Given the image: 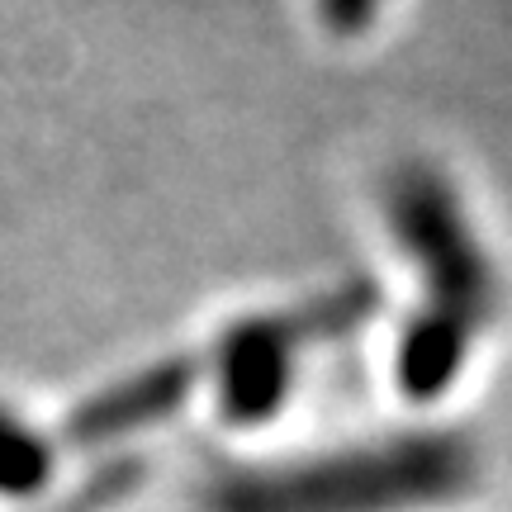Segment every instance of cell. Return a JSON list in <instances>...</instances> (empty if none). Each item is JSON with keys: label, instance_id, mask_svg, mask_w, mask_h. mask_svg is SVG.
I'll return each mask as SVG.
<instances>
[{"label": "cell", "instance_id": "cell-1", "mask_svg": "<svg viewBox=\"0 0 512 512\" xmlns=\"http://www.w3.org/2000/svg\"><path fill=\"white\" fill-rule=\"evenodd\" d=\"M380 204L389 238L422 285V304L394 342V380L403 399L437 403L460 384L475 342L498 323L503 275L441 166L422 157L399 162L384 176Z\"/></svg>", "mask_w": 512, "mask_h": 512}, {"label": "cell", "instance_id": "cell-2", "mask_svg": "<svg viewBox=\"0 0 512 512\" xmlns=\"http://www.w3.org/2000/svg\"><path fill=\"white\" fill-rule=\"evenodd\" d=\"M479 479L475 441L422 427L323 456L228 465L209 479L204 512H432L470 498Z\"/></svg>", "mask_w": 512, "mask_h": 512}, {"label": "cell", "instance_id": "cell-3", "mask_svg": "<svg viewBox=\"0 0 512 512\" xmlns=\"http://www.w3.org/2000/svg\"><path fill=\"white\" fill-rule=\"evenodd\" d=\"M380 309V285L370 275H356L328 290H313L290 309L247 313L228 323L214 337V347L204 351V375L214 384L219 418L233 427H261L280 418L299 380V356L361 332Z\"/></svg>", "mask_w": 512, "mask_h": 512}, {"label": "cell", "instance_id": "cell-4", "mask_svg": "<svg viewBox=\"0 0 512 512\" xmlns=\"http://www.w3.org/2000/svg\"><path fill=\"white\" fill-rule=\"evenodd\" d=\"M200 380H209L204 356L147 361V366L91 389L81 403H72V413L62 418V441L72 451H110V456H119L124 441L143 437V432L176 418L190 403V394L200 389Z\"/></svg>", "mask_w": 512, "mask_h": 512}, {"label": "cell", "instance_id": "cell-5", "mask_svg": "<svg viewBox=\"0 0 512 512\" xmlns=\"http://www.w3.org/2000/svg\"><path fill=\"white\" fill-rule=\"evenodd\" d=\"M57 470V441L38 432L19 408L0 403V498L5 503H34Z\"/></svg>", "mask_w": 512, "mask_h": 512}, {"label": "cell", "instance_id": "cell-6", "mask_svg": "<svg viewBox=\"0 0 512 512\" xmlns=\"http://www.w3.org/2000/svg\"><path fill=\"white\" fill-rule=\"evenodd\" d=\"M147 479V460L133 456V451H119V456H105L95 465L91 475H81L67 489V494L48 498V503H38V508H19V512H114L119 503L143 489Z\"/></svg>", "mask_w": 512, "mask_h": 512}, {"label": "cell", "instance_id": "cell-7", "mask_svg": "<svg viewBox=\"0 0 512 512\" xmlns=\"http://www.w3.org/2000/svg\"><path fill=\"white\" fill-rule=\"evenodd\" d=\"M384 0H318V19L323 29L337 38H361L375 29Z\"/></svg>", "mask_w": 512, "mask_h": 512}]
</instances>
